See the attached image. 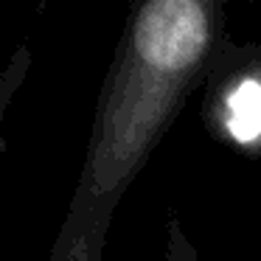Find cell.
<instances>
[{
  "mask_svg": "<svg viewBox=\"0 0 261 261\" xmlns=\"http://www.w3.org/2000/svg\"><path fill=\"white\" fill-rule=\"evenodd\" d=\"M225 23L219 0H146L129 9L48 261H101L121 197L230 40Z\"/></svg>",
  "mask_w": 261,
  "mask_h": 261,
  "instance_id": "cell-1",
  "label": "cell"
},
{
  "mask_svg": "<svg viewBox=\"0 0 261 261\" xmlns=\"http://www.w3.org/2000/svg\"><path fill=\"white\" fill-rule=\"evenodd\" d=\"M202 87V121L211 138L261 158V45L227 40Z\"/></svg>",
  "mask_w": 261,
  "mask_h": 261,
  "instance_id": "cell-2",
  "label": "cell"
},
{
  "mask_svg": "<svg viewBox=\"0 0 261 261\" xmlns=\"http://www.w3.org/2000/svg\"><path fill=\"white\" fill-rule=\"evenodd\" d=\"M163 261H199L194 242L188 239L182 219L169 216L166 222V242H163Z\"/></svg>",
  "mask_w": 261,
  "mask_h": 261,
  "instance_id": "cell-3",
  "label": "cell"
},
{
  "mask_svg": "<svg viewBox=\"0 0 261 261\" xmlns=\"http://www.w3.org/2000/svg\"><path fill=\"white\" fill-rule=\"evenodd\" d=\"M29 62H31V54L25 45L17 48V54H14L12 65L6 68V76H3V101H0V110H6L9 107V98H12V93L17 90V85L25 79V73H29Z\"/></svg>",
  "mask_w": 261,
  "mask_h": 261,
  "instance_id": "cell-4",
  "label": "cell"
}]
</instances>
